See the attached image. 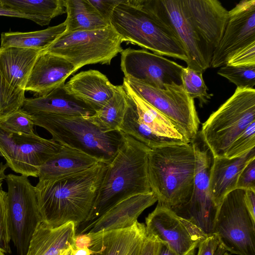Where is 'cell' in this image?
<instances>
[{"mask_svg":"<svg viewBox=\"0 0 255 255\" xmlns=\"http://www.w3.org/2000/svg\"><path fill=\"white\" fill-rule=\"evenodd\" d=\"M108 167L99 161L84 171L35 186L42 222L52 227L73 222L77 228L88 217Z\"/></svg>","mask_w":255,"mask_h":255,"instance_id":"obj_1","label":"cell"},{"mask_svg":"<svg viewBox=\"0 0 255 255\" xmlns=\"http://www.w3.org/2000/svg\"><path fill=\"white\" fill-rule=\"evenodd\" d=\"M150 149L123 132L121 146L114 158L108 164L92 210L82 224L96 219L125 199L151 192L148 176V157Z\"/></svg>","mask_w":255,"mask_h":255,"instance_id":"obj_2","label":"cell"},{"mask_svg":"<svg viewBox=\"0 0 255 255\" xmlns=\"http://www.w3.org/2000/svg\"><path fill=\"white\" fill-rule=\"evenodd\" d=\"M195 164L191 141L150 149L148 180L158 204L174 210L188 202L193 189Z\"/></svg>","mask_w":255,"mask_h":255,"instance_id":"obj_3","label":"cell"},{"mask_svg":"<svg viewBox=\"0 0 255 255\" xmlns=\"http://www.w3.org/2000/svg\"><path fill=\"white\" fill-rule=\"evenodd\" d=\"M110 22L123 42L187 63L186 51L173 30L142 6L139 0H123L114 9Z\"/></svg>","mask_w":255,"mask_h":255,"instance_id":"obj_4","label":"cell"},{"mask_svg":"<svg viewBox=\"0 0 255 255\" xmlns=\"http://www.w3.org/2000/svg\"><path fill=\"white\" fill-rule=\"evenodd\" d=\"M31 115L34 125L47 130L54 140L107 164L114 158L123 141L122 131H103L92 122L90 117L44 112Z\"/></svg>","mask_w":255,"mask_h":255,"instance_id":"obj_5","label":"cell"},{"mask_svg":"<svg viewBox=\"0 0 255 255\" xmlns=\"http://www.w3.org/2000/svg\"><path fill=\"white\" fill-rule=\"evenodd\" d=\"M253 122L255 89L237 88L203 124L199 132L214 157H224L233 141Z\"/></svg>","mask_w":255,"mask_h":255,"instance_id":"obj_6","label":"cell"},{"mask_svg":"<svg viewBox=\"0 0 255 255\" xmlns=\"http://www.w3.org/2000/svg\"><path fill=\"white\" fill-rule=\"evenodd\" d=\"M128 104L119 130L152 149L190 142L173 121L138 96L123 80Z\"/></svg>","mask_w":255,"mask_h":255,"instance_id":"obj_7","label":"cell"},{"mask_svg":"<svg viewBox=\"0 0 255 255\" xmlns=\"http://www.w3.org/2000/svg\"><path fill=\"white\" fill-rule=\"evenodd\" d=\"M122 42L110 25L103 29L64 33L44 51L64 58L77 71L89 64L110 65L123 50Z\"/></svg>","mask_w":255,"mask_h":255,"instance_id":"obj_8","label":"cell"},{"mask_svg":"<svg viewBox=\"0 0 255 255\" xmlns=\"http://www.w3.org/2000/svg\"><path fill=\"white\" fill-rule=\"evenodd\" d=\"M7 218L10 240L18 255H26L30 241L42 221L35 186L28 177L6 175Z\"/></svg>","mask_w":255,"mask_h":255,"instance_id":"obj_9","label":"cell"},{"mask_svg":"<svg viewBox=\"0 0 255 255\" xmlns=\"http://www.w3.org/2000/svg\"><path fill=\"white\" fill-rule=\"evenodd\" d=\"M245 190L227 194L217 214L214 234L228 252L238 255H255V220L245 202Z\"/></svg>","mask_w":255,"mask_h":255,"instance_id":"obj_10","label":"cell"},{"mask_svg":"<svg viewBox=\"0 0 255 255\" xmlns=\"http://www.w3.org/2000/svg\"><path fill=\"white\" fill-rule=\"evenodd\" d=\"M195 151V170L192 195L187 203L173 210L196 226L207 236L214 234L219 208L214 202L209 188L214 156L200 132L191 140Z\"/></svg>","mask_w":255,"mask_h":255,"instance_id":"obj_11","label":"cell"},{"mask_svg":"<svg viewBox=\"0 0 255 255\" xmlns=\"http://www.w3.org/2000/svg\"><path fill=\"white\" fill-rule=\"evenodd\" d=\"M175 32L187 54V66L202 72L211 67L214 50L192 23L182 0H139Z\"/></svg>","mask_w":255,"mask_h":255,"instance_id":"obj_12","label":"cell"},{"mask_svg":"<svg viewBox=\"0 0 255 255\" xmlns=\"http://www.w3.org/2000/svg\"><path fill=\"white\" fill-rule=\"evenodd\" d=\"M123 80L144 101L175 123L190 141L196 137L200 120L194 99L182 85H165L160 89L130 77Z\"/></svg>","mask_w":255,"mask_h":255,"instance_id":"obj_13","label":"cell"},{"mask_svg":"<svg viewBox=\"0 0 255 255\" xmlns=\"http://www.w3.org/2000/svg\"><path fill=\"white\" fill-rule=\"evenodd\" d=\"M61 147L52 138L9 132L0 128V156L7 167L21 175L38 177L40 167Z\"/></svg>","mask_w":255,"mask_h":255,"instance_id":"obj_14","label":"cell"},{"mask_svg":"<svg viewBox=\"0 0 255 255\" xmlns=\"http://www.w3.org/2000/svg\"><path fill=\"white\" fill-rule=\"evenodd\" d=\"M145 223L146 234L166 244L177 255H194L196 248L207 237L193 223L158 203Z\"/></svg>","mask_w":255,"mask_h":255,"instance_id":"obj_15","label":"cell"},{"mask_svg":"<svg viewBox=\"0 0 255 255\" xmlns=\"http://www.w3.org/2000/svg\"><path fill=\"white\" fill-rule=\"evenodd\" d=\"M121 56V68L125 77L160 89L165 85H182L183 66L163 56L130 48L123 49Z\"/></svg>","mask_w":255,"mask_h":255,"instance_id":"obj_16","label":"cell"},{"mask_svg":"<svg viewBox=\"0 0 255 255\" xmlns=\"http://www.w3.org/2000/svg\"><path fill=\"white\" fill-rule=\"evenodd\" d=\"M255 41V0H244L229 11L227 24L213 51L211 67L226 64L228 58L240 48Z\"/></svg>","mask_w":255,"mask_h":255,"instance_id":"obj_17","label":"cell"},{"mask_svg":"<svg viewBox=\"0 0 255 255\" xmlns=\"http://www.w3.org/2000/svg\"><path fill=\"white\" fill-rule=\"evenodd\" d=\"M156 201L157 199L152 192L128 198L109 208L96 219L83 224L85 225L78 234L129 227L137 221L145 209Z\"/></svg>","mask_w":255,"mask_h":255,"instance_id":"obj_18","label":"cell"},{"mask_svg":"<svg viewBox=\"0 0 255 255\" xmlns=\"http://www.w3.org/2000/svg\"><path fill=\"white\" fill-rule=\"evenodd\" d=\"M195 28L213 50L221 40L229 11L217 0H182Z\"/></svg>","mask_w":255,"mask_h":255,"instance_id":"obj_19","label":"cell"},{"mask_svg":"<svg viewBox=\"0 0 255 255\" xmlns=\"http://www.w3.org/2000/svg\"><path fill=\"white\" fill-rule=\"evenodd\" d=\"M88 234L90 255H139L146 235L145 226L137 221L126 228Z\"/></svg>","mask_w":255,"mask_h":255,"instance_id":"obj_20","label":"cell"},{"mask_svg":"<svg viewBox=\"0 0 255 255\" xmlns=\"http://www.w3.org/2000/svg\"><path fill=\"white\" fill-rule=\"evenodd\" d=\"M76 71L75 67L66 59L43 51L34 63L25 91L32 92L37 97L46 95L63 86L67 78Z\"/></svg>","mask_w":255,"mask_h":255,"instance_id":"obj_21","label":"cell"},{"mask_svg":"<svg viewBox=\"0 0 255 255\" xmlns=\"http://www.w3.org/2000/svg\"><path fill=\"white\" fill-rule=\"evenodd\" d=\"M63 87L96 112L113 97L116 86L100 71L89 70L73 76Z\"/></svg>","mask_w":255,"mask_h":255,"instance_id":"obj_22","label":"cell"},{"mask_svg":"<svg viewBox=\"0 0 255 255\" xmlns=\"http://www.w3.org/2000/svg\"><path fill=\"white\" fill-rule=\"evenodd\" d=\"M21 109L29 115L44 112L72 116L91 117L96 113L90 106L69 93L63 86L44 96L25 98Z\"/></svg>","mask_w":255,"mask_h":255,"instance_id":"obj_23","label":"cell"},{"mask_svg":"<svg viewBox=\"0 0 255 255\" xmlns=\"http://www.w3.org/2000/svg\"><path fill=\"white\" fill-rule=\"evenodd\" d=\"M255 158V147L238 157H214L209 188L212 198L218 208L225 196L237 189V180L241 171Z\"/></svg>","mask_w":255,"mask_h":255,"instance_id":"obj_24","label":"cell"},{"mask_svg":"<svg viewBox=\"0 0 255 255\" xmlns=\"http://www.w3.org/2000/svg\"><path fill=\"white\" fill-rule=\"evenodd\" d=\"M76 230L77 226L72 222L55 228L40 222L26 255H64L74 248Z\"/></svg>","mask_w":255,"mask_h":255,"instance_id":"obj_25","label":"cell"},{"mask_svg":"<svg viewBox=\"0 0 255 255\" xmlns=\"http://www.w3.org/2000/svg\"><path fill=\"white\" fill-rule=\"evenodd\" d=\"M42 51L17 47H0V69L12 87L25 91L32 69Z\"/></svg>","mask_w":255,"mask_h":255,"instance_id":"obj_26","label":"cell"},{"mask_svg":"<svg viewBox=\"0 0 255 255\" xmlns=\"http://www.w3.org/2000/svg\"><path fill=\"white\" fill-rule=\"evenodd\" d=\"M99 161L75 148L62 145L59 152L39 168V181L53 180L87 170Z\"/></svg>","mask_w":255,"mask_h":255,"instance_id":"obj_27","label":"cell"},{"mask_svg":"<svg viewBox=\"0 0 255 255\" xmlns=\"http://www.w3.org/2000/svg\"><path fill=\"white\" fill-rule=\"evenodd\" d=\"M64 4L67 14L64 33L100 29L110 25L89 0H64Z\"/></svg>","mask_w":255,"mask_h":255,"instance_id":"obj_28","label":"cell"},{"mask_svg":"<svg viewBox=\"0 0 255 255\" xmlns=\"http://www.w3.org/2000/svg\"><path fill=\"white\" fill-rule=\"evenodd\" d=\"M66 30L63 22L45 29L30 32H6L1 34L0 47H17L44 51Z\"/></svg>","mask_w":255,"mask_h":255,"instance_id":"obj_29","label":"cell"},{"mask_svg":"<svg viewBox=\"0 0 255 255\" xmlns=\"http://www.w3.org/2000/svg\"><path fill=\"white\" fill-rule=\"evenodd\" d=\"M128 104V98L123 85L116 86L113 97L90 119L103 131L119 130Z\"/></svg>","mask_w":255,"mask_h":255,"instance_id":"obj_30","label":"cell"},{"mask_svg":"<svg viewBox=\"0 0 255 255\" xmlns=\"http://www.w3.org/2000/svg\"><path fill=\"white\" fill-rule=\"evenodd\" d=\"M0 7L35 16L45 25L54 17L66 12L64 0H0Z\"/></svg>","mask_w":255,"mask_h":255,"instance_id":"obj_31","label":"cell"},{"mask_svg":"<svg viewBox=\"0 0 255 255\" xmlns=\"http://www.w3.org/2000/svg\"><path fill=\"white\" fill-rule=\"evenodd\" d=\"M203 73L188 67H183L181 75L185 91L191 98H197L201 107L213 96V94L208 93V88L203 79Z\"/></svg>","mask_w":255,"mask_h":255,"instance_id":"obj_32","label":"cell"},{"mask_svg":"<svg viewBox=\"0 0 255 255\" xmlns=\"http://www.w3.org/2000/svg\"><path fill=\"white\" fill-rule=\"evenodd\" d=\"M25 99V91L12 87L0 69V119L21 109Z\"/></svg>","mask_w":255,"mask_h":255,"instance_id":"obj_33","label":"cell"},{"mask_svg":"<svg viewBox=\"0 0 255 255\" xmlns=\"http://www.w3.org/2000/svg\"><path fill=\"white\" fill-rule=\"evenodd\" d=\"M217 74L228 79L239 88H254L255 65L248 66H222Z\"/></svg>","mask_w":255,"mask_h":255,"instance_id":"obj_34","label":"cell"},{"mask_svg":"<svg viewBox=\"0 0 255 255\" xmlns=\"http://www.w3.org/2000/svg\"><path fill=\"white\" fill-rule=\"evenodd\" d=\"M34 125L31 115L21 109L0 119V128L6 131L19 134H35Z\"/></svg>","mask_w":255,"mask_h":255,"instance_id":"obj_35","label":"cell"},{"mask_svg":"<svg viewBox=\"0 0 255 255\" xmlns=\"http://www.w3.org/2000/svg\"><path fill=\"white\" fill-rule=\"evenodd\" d=\"M255 147V122H253L233 141L224 157H238Z\"/></svg>","mask_w":255,"mask_h":255,"instance_id":"obj_36","label":"cell"},{"mask_svg":"<svg viewBox=\"0 0 255 255\" xmlns=\"http://www.w3.org/2000/svg\"><path fill=\"white\" fill-rule=\"evenodd\" d=\"M10 237L8 226L6 210V192L0 189V251L10 254Z\"/></svg>","mask_w":255,"mask_h":255,"instance_id":"obj_37","label":"cell"},{"mask_svg":"<svg viewBox=\"0 0 255 255\" xmlns=\"http://www.w3.org/2000/svg\"><path fill=\"white\" fill-rule=\"evenodd\" d=\"M226 65L234 66L255 65V41L234 52L228 58Z\"/></svg>","mask_w":255,"mask_h":255,"instance_id":"obj_38","label":"cell"},{"mask_svg":"<svg viewBox=\"0 0 255 255\" xmlns=\"http://www.w3.org/2000/svg\"><path fill=\"white\" fill-rule=\"evenodd\" d=\"M198 247L197 255H229L228 251L215 234L207 236Z\"/></svg>","mask_w":255,"mask_h":255,"instance_id":"obj_39","label":"cell"},{"mask_svg":"<svg viewBox=\"0 0 255 255\" xmlns=\"http://www.w3.org/2000/svg\"><path fill=\"white\" fill-rule=\"evenodd\" d=\"M237 189L255 191V158L243 168L238 178Z\"/></svg>","mask_w":255,"mask_h":255,"instance_id":"obj_40","label":"cell"},{"mask_svg":"<svg viewBox=\"0 0 255 255\" xmlns=\"http://www.w3.org/2000/svg\"><path fill=\"white\" fill-rule=\"evenodd\" d=\"M122 0H89L98 12L109 22L114 9Z\"/></svg>","mask_w":255,"mask_h":255,"instance_id":"obj_41","label":"cell"},{"mask_svg":"<svg viewBox=\"0 0 255 255\" xmlns=\"http://www.w3.org/2000/svg\"><path fill=\"white\" fill-rule=\"evenodd\" d=\"M159 244L155 237L146 234L139 255H156Z\"/></svg>","mask_w":255,"mask_h":255,"instance_id":"obj_42","label":"cell"},{"mask_svg":"<svg viewBox=\"0 0 255 255\" xmlns=\"http://www.w3.org/2000/svg\"><path fill=\"white\" fill-rule=\"evenodd\" d=\"M0 16L25 18L33 21L34 22L41 26L45 25L44 23L38 17L33 16L26 15L20 13L18 11L10 9L0 7Z\"/></svg>","mask_w":255,"mask_h":255,"instance_id":"obj_43","label":"cell"},{"mask_svg":"<svg viewBox=\"0 0 255 255\" xmlns=\"http://www.w3.org/2000/svg\"><path fill=\"white\" fill-rule=\"evenodd\" d=\"M245 202L251 216L255 220V191L245 190Z\"/></svg>","mask_w":255,"mask_h":255,"instance_id":"obj_44","label":"cell"},{"mask_svg":"<svg viewBox=\"0 0 255 255\" xmlns=\"http://www.w3.org/2000/svg\"><path fill=\"white\" fill-rule=\"evenodd\" d=\"M90 238L88 233L76 234L73 250L89 248Z\"/></svg>","mask_w":255,"mask_h":255,"instance_id":"obj_45","label":"cell"},{"mask_svg":"<svg viewBox=\"0 0 255 255\" xmlns=\"http://www.w3.org/2000/svg\"><path fill=\"white\" fill-rule=\"evenodd\" d=\"M156 255H177L166 244L159 242Z\"/></svg>","mask_w":255,"mask_h":255,"instance_id":"obj_46","label":"cell"},{"mask_svg":"<svg viewBox=\"0 0 255 255\" xmlns=\"http://www.w3.org/2000/svg\"><path fill=\"white\" fill-rule=\"evenodd\" d=\"M92 251L88 248L72 249L73 255H90Z\"/></svg>","mask_w":255,"mask_h":255,"instance_id":"obj_47","label":"cell"},{"mask_svg":"<svg viewBox=\"0 0 255 255\" xmlns=\"http://www.w3.org/2000/svg\"><path fill=\"white\" fill-rule=\"evenodd\" d=\"M7 167L6 164H4L2 162H0V181H3L5 179L6 175L4 173Z\"/></svg>","mask_w":255,"mask_h":255,"instance_id":"obj_48","label":"cell"},{"mask_svg":"<svg viewBox=\"0 0 255 255\" xmlns=\"http://www.w3.org/2000/svg\"><path fill=\"white\" fill-rule=\"evenodd\" d=\"M64 255H72V249H71L69 250L68 251H67L65 253Z\"/></svg>","mask_w":255,"mask_h":255,"instance_id":"obj_49","label":"cell"},{"mask_svg":"<svg viewBox=\"0 0 255 255\" xmlns=\"http://www.w3.org/2000/svg\"><path fill=\"white\" fill-rule=\"evenodd\" d=\"M2 181H0V189L2 188Z\"/></svg>","mask_w":255,"mask_h":255,"instance_id":"obj_50","label":"cell"},{"mask_svg":"<svg viewBox=\"0 0 255 255\" xmlns=\"http://www.w3.org/2000/svg\"><path fill=\"white\" fill-rule=\"evenodd\" d=\"M0 255H5L4 253L2 251H0Z\"/></svg>","mask_w":255,"mask_h":255,"instance_id":"obj_51","label":"cell"},{"mask_svg":"<svg viewBox=\"0 0 255 255\" xmlns=\"http://www.w3.org/2000/svg\"></svg>","mask_w":255,"mask_h":255,"instance_id":"obj_52","label":"cell"}]
</instances>
